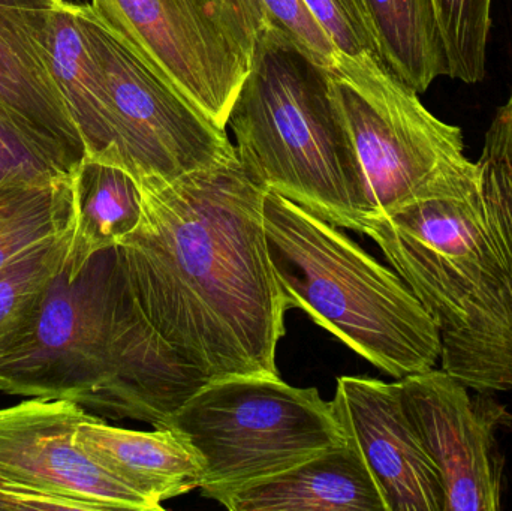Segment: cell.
I'll return each mask as SVG.
<instances>
[{"label": "cell", "instance_id": "26", "mask_svg": "<svg viewBox=\"0 0 512 511\" xmlns=\"http://www.w3.org/2000/svg\"><path fill=\"white\" fill-rule=\"evenodd\" d=\"M225 29L252 57L259 33L268 26L262 0H206Z\"/></svg>", "mask_w": 512, "mask_h": 511}, {"label": "cell", "instance_id": "6", "mask_svg": "<svg viewBox=\"0 0 512 511\" xmlns=\"http://www.w3.org/2000/svg\"><path fill=\"white\" fill-rule=\"evenodd\" d=\"M161 428L182 434L203 461L200 491L234 495L348 441L333 402L268 375L207 381Z\"/></svg>", "mask_w": 512, "mask_h": 511}, {"label": "cell", "instance_id": "27", "mask_svg": "<svg viewBox=\"0 0 512 511\" xmlns=\"http://www.w3.org/2000/svg\"><path fill=\"white\" fill-rule=\"evenodd\" d=\"M0 510H71L65 501L0 476Z\"/></svg>", "mask_w": 512, "mask_h": 511}, {"label": "cell", "instance_id": "11", "mask_svg": "<svg viewBox=\"0 0 512 511\" xmlns=\"http://www.w3.org/2000/svg\"><path fill=\"white\" fill-rule=\"evenodd\" d=\"M399 384L406 414L438 471L444 511L501 510L504 464L493 414L444 369Z\"/></svg>", "mask_w": 512, "mask_h": 511}, {"label": "cell", "instance_id": "13", "mask_svg": "<svg viewBox=\"0 0 512 511\" xmlns=\"http://www.w3.org/2000/svg\"><path fill=\"white\" fill-rule=\"evenodd\" d=\"M337 420L354 441L381 488L388 511H444L438 471L412 426L394 383L340 377Z\"/></svg>", "mask_w": 512, "mask_h": 511}, {"label": "cell", "instance_id": "1", "mask_svg": "<svg viewBox=\"0 0 512 511\" xmlns=\"http://www.w3.org/2000/svg\"><path fill=\"white\" fill-rule=\"evenodd\" d=\"M137 183L143 218L116 255L138 314L206 381L277 377L289 305L268 252V189L239 155Z\"/></svg>", "mask_w": 512, "mask_h": 511}, {"label": "cell", "instance_id": "18", "mask_svg": "<svg viewBox=\"0 0 512 511\" xmlns=\"http://www.w3.org/2000/svg\"><path fill=\"white\" fill-rule=\"evenodd\" d=\"M385 66L424 93L448 75L447 54L432 0H363Z\"/></svg>", "mask_w": 512, "mask_h": 511}, {"label": "cell", "instance_id": "17", "mask_svg": "<svg viewBox=\"0 0 512 511\" xmlns=\"http://www.w3.org/2000/svg\"><path fill=\"white\" fill-rule=\"evenodd\" d=\"M71 239L65 264L77 275L99 252L116 248L143 218V195L137 180L116 165L84 159L72 174Z\"/></svg>", "mask_w": 512, "mask_h": 511}, {"label": "cell", "instance_id": "5", "mask_svg": "<svg viewBox=\"0 0 512 511\" xmlns=\"http://www.w3.org/2000/svg\"><path fill=\"white\" fill-rule=\"evenodd\" d=\"M268 252L289 308L306 312L375 368L400 380L436 368L441 339L394 270L342 228L267 192Z\"/></svg>", "mask_w": 512, "mask_h": 511}, {"label": "cell", "instance_id": "8", "mask_svg": "<svg viewBox=\"0 0 512 511\" xmlns=\"http://www.w3.org/2000/svg\"><path fill=\"white\" fill-rule=\"evenodd\" d=\"M77 11L110 96L120 168L137 182H170L237 155L225 128L105 27L89 3Z\"/></svg>", "mask_w": 512, "mask_h": 511}, {"label": "cell", "instance_id": "14", "mask_svg": "<svg viewBox=\"0 0 512 511\" xmlns=\"http://www.w3.org/2000/svg\"><path fill=\"white\" fill-rule=\"evenodd\" d=\"M75 443L114 479L164 510L162 503L200 488L203 461L179 432L114 428L93 414L78 426Z\"/></svg>", "mask_w": 512, "mask_h": 511}, {"label": "cell", "instance_id": "12", "mask_svg": "<svg viewBox=\"0 0 512 511\" xmlns=\"http://www.w3.org/2000/svg\"><path fill=\"white\" fill-rule=\"evenodd\" d=\"M63 0H0V119L72 176L86 159L50 63V26Z\"/></svg>", "mask_w": 512, "mask_h": 511}, {"label": "cell", "instance_id": "7", "mask_svg": "<svg viewBox=\"0 0 512 511\" xmlns=\"http://www.w3.org/2000/svg\"><path fill=\"white\" fill-rule=\"evenodd\" d=\"M328 69L360 162L364 227L435 194L474 164L462 128L430 113L384 63L337 53Z\"/></svg>", "mask_w": 512, "mask_h": 511}, {"label": "cell", "instance_id": "2", "mask_svg": "<svg viewBox=\"0 0 512 511\" xmlns=\"http://www.w3.org/2000/svg\"><path fill=\"white\" fill-rule=\"evenodd\" d=\"M206 383L138 314L116 248L77 275L63 261L32 326L0 356V390L8 395L68 399L153 428Z\"/></svg>", "mask_w": 512, "mask_h": 511}, {"label": "cell", "instance_id": "4", "mask_svg": "<svg viewBox=\"0 0 512 511\" xmlns=\"http://www.w3.org/2000/svg\"><path fill=\"white\" fill-rule=\"evenodd\" d=\"M228 125L240 161L268 191L363 233L360 162L330 69L276 27L256 39Z\"/></svg>", "mask_w": 512, "mask_h": 511}, {"label": "cell", "instance_id": "21", "mask_svg": "<svg viewBox=\"0 0 512 511\" xmlns=\"http://www.w3.org/2000/svg\"><path fill=\"white\" fill-rule=\"evenodd\" d=\"M477 164L490 236L512 290V93L490 122Z\"/></svg>", "mask_w": 512, "mask_h": 511}, {"label": "cell", "instance_id": "19", "mask_svg": "<svg viewBox=\"0 0 512 511\" xmlns=\"http://www.w3.org/2000/svg\"><path fill=\"white\" fill-rule=\"evenodd\" d=\"M72 216V177L0 186V269L30 246L69 233Z\"/></svg>", "mask_w": 512, "mask_h": 511}, {"label": "cell", "instance_id": "20", "mask_svg": "<svg viewBox=\"0 0 512 511\" xmlns=\"http://www.w3.org/2000/svg\"><path fill=\"white\" fill-rule=\"evenodd\" d=\"M71 231L42 240L0 269V356L32 326L68 254Z\"/></svg>", "mask_w": 512, "mask_h": 511}, {"label": "cell", "instance_id": "24", "mask_svg": "<svg viewBox=\"0 0 512 511\" xmlns=\"http://www.w3.org/2000/svg\"><path fill=\"white\" fill-rule=\"evenodd\" d=\"M268 26L276 27L319 65L331 68L337 50L304 0H262Z\"/></svg>", "mask_w": 512, "mask_h": 511}, {"label": "cell", "instance_id": "16", "mask_svg": "<svg viewBox=\"0 0 512 511\" xmlns=\"http://www.w3.org/2000/svg\"><path fill=\"white\" fill-rule=\"evenodd\" d=\"M50 63L54 80L80 132L86 158L119 167L110 96L98 59L78 17L63 0L51 18Z\"/></svg>", "mask_w": 512, "mask_h": 511}, {"label": "cell", "instance_id": "15", "mask_svg": "<svg viewBox=\"0 0 512 511\" xmlns=\"http://www.w3.org/2000/svg\"><path fill=\"white\" fill-rule=\"evenodd\" d=\"M231 511H388L381 488L354 441L243 489Z\"/></svg>", "mask_w": 512, "mask_h": 511}, {"label": "cell", "instance_id": "22", "mask_svg": "<svg viewBox=\"0 0 512 511\" xmlns=\"http://www.w3.org/2000/svg\"><path fill=\"white\" fill-rule=\"evenodd\" d=\"M493 0H432L447 54L448 77L478 84L486 77Z\"/></svg>", "mask_w": 512, "mask_h": 511}, {"label": "cell", "instance_id": "3", "mask_svg": "<svg viewBox=\"0 0 512 511\" xmlns=\"http://www.w3.org/2000/svg\"><path fill=\"white\" fill-rule=\"evenodd\" d=\"M426 309L441 369L469 390H512V290L490 236L477 162L364 233Z\"/></svg>", "mask_w": 512, "mask_h": 511}, {"label": "cell", "instance_id": "10", "mask_svg": "<svg viewBox=\"0 0 512 511\" xmlns=\"http://www.w3.org/2000/svg\"><path fill=\"white\" fill-rule=\"evenodd\" d=\"M68 399L29 398L0 410V476L65 501L71 510L159 511L75 443L90 419Z\"/></svg>", "mask_w": 512, "mask_h": 511}, {"label": "cell", "instance_id": "9", "mask_svg": "<svg viewBox=\"0 0 512 511\" xmlns=\"http://www.w3.org/2000/svg\"><path fill=\"white\" fill-rule=\"evenodd\" d=\"M89 6L147 65L227 128L251 57L206 0H92Z\"/></svg>", "mask_w": 512, "mask_h": 511}, {"label": "cell", "instance_id": "25", "mask_svg": "<svg viewBox=\"0 0 512 511\" xmlns=\"http://www.w3.org/2000/svg\"><path fill=\"white\" fill-rule=\"evenodd\" d=\"M69 177L17 129L0 119V186L57 182Z\"/></svg>", "mask_w": 512, "mask_h": 511}, {"label": "cell", "instance_id": "23", "mask_svg": "<svg viewBox=\"0 0 512 511\" xmlns=\"http://www.w3.org/2000/svg\"><path fill=\"white\" fill-rule=\"evenodd\" d=\"M337 53L382 60L378 39L363 0H304ZM385 65V63H384Z\"/></svg>", "mask_w": 512, "mask_h": 511}]
</instances>
